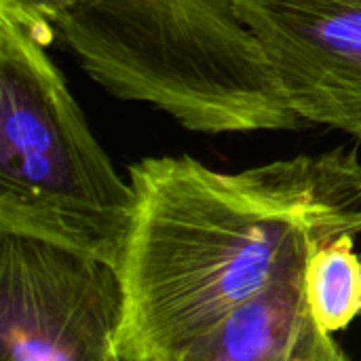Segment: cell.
Wrapping results in <instances>:
<instances>
[{
  "mask_svg": "<svg viewBox=\"0 0 361 361\" xmlns=\"http://www.w3.org/2000/svg\"><path fill=\"white\" fill-rule=\"evenodd\" d=\"M133 216L118 260L125 292L116 361H182L288 262L361 235L355 148L243 171L148 157L127 167Z\"/></svg>",
  "mask_w": 361,
  "mask_h": 361,
  "instance_id": "6da1fadb",
  "label": "cell"
},
{
  "mask_svg": "<svg viewBox=\"0 0 361 361\" xmlns=\"http://www.w3.org/2000/svg\"><path fill=\"white\" fill-rule=\"evenodd\" d=\"M47 47L0 13V233L47 239L118 267L133 188L93 135Z\"/></svg>",
  "mask_w": 361,
  "mask_h": 361,
  "instance_id": "7a4b0ae2",
  "label": "cell"
},
{
  "mask_svg": "<svg viewBox=\"0 0 361 361\" xmlns=\"http://www.w3.org/2000/svg\"><path fill=\"white\" fill-rule=\"evenodd\" d=\"M123 311L116 264L47 239L0 233L4 361H116Z\"/></svg>",
  "mask_w": 361,
  "mask_h": 361,
  "instance_id": "3957f363",
  "label": "cell"
},
{
  "mask_svg": "<svg viewBox=\"0 0 361 361\" xmlns=\"http://www.w3.org/2000/svg\"><path fill=\"white\" fill-rule=\"evenodd\" d=\"M292 110L361 140V0H235Z\"/></svg>",
  "mask_w": 361,
  "mask_h": 361,
  "instance_id": "277c9868",
  "label": "cell"
},
{
  "mask_svg": "<svg viewBox=\"0 0 361 361\" xmlns=\"http://www.w3.org/2000/svg\"><path fill=\"white\" fill-rule=\"evenodd\" d=\"M311 256L288 262L262 290L205 334L182 361L349 360L309 307L307 264Z\"/></svg>",
  "mask_w": 361,
  "mask_h": 361,
  "instance_id": "5b68a950",
  "label": "cell"
},
{
  "mask_svg": "<svg viewBox=\"0 0 361 361\" xmlns=\"http://www.w3.org/2000/svg\"><path fill=\"white\" fill-rule=\"evenodd\" d=\"M355 235L338 239L313 252L307 264V298L317 324L330 332L347 330L361 315V256Z\"/></svg>",
  "mask_w": 361,
  "mask_h": 361,
  "instance_id": "8992f818",
  "label": "cell"
},
{
  "mask_svg": "<svg viewBox=\"0 0 361 361\" xmlns=\"http://www.w3.org/2000/svg\"><path fill=\"white\" fill-rule=\"evenodd\" d=\"M80 0H0V13L30 27L42 42L51 44L57 21Z\"/></svg>",
  "mask_w": 361,
  "mask_h": 361,
  "instance_id": "52a82bcc",
  "label": "cell"
}]
</instances>
